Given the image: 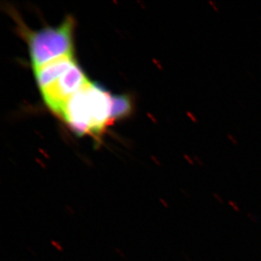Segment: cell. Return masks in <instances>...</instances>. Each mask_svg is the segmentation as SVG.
Wrapping results in <instances>:
<instances>
[{
	"instance_id": "52a82bcc",
	"label": "cell",
	"mask_w": 261,
	"mask_h": 261,
	"mask_svg": "<svg viewBox=\"0 0 261 261\" xmlns=\"http://www.w3.org/2000/svg\"><path fill=\"white\" fill-rule=\"evenodd\" d=\"M213 196H214L215 199L218 201V202L221 203V204H222V203L224 202V200H223V199H222L221 196H220L218 194H216V193H214L213 194Z\"/></svg>"
},
{
	"instance_id": "7a4b0ae2",
	"label": "cell",
	"mask_w": 261,
	"mask_h": 261,
	"mask_svg": "<svg viewBox=\"0 0 261 261\" xmlns=\"http://www.w3.org/2000/svg\"><path fill=\"white\" fill-rule=\"evenodd\" d=\"M19 22V28L28 42L33 69L65 56L74 55V20L71 16L57 27L32 31Z\"/></svg>"
},
{
	"instance_id": "6da1fadb",
	"label": "cell",
	"mask_w": 261,
	"mask_h": 261,
	"mask_svg": "<svg viewBox=\"0 0 261 261\" xmlns=\"http://www.w3.org/2000/svg\"><path fill=\"white\" fill-rule=\"evenodd\" d=\"M60 118L79 136H99L113 122L112 96L90 82L68 101Z\"/></svg>"
},
{
	"instance_id": "ba28073f",
	"label": "cell",
	"mask_w": 261,
	"mask_h": 261,
	"mask_svg": "<svg viewBox=\"0 0 261 261\" xmlns=\"http://www.w3.org/2000/svg\"><path fill=\"white\" fill-rule=\"evenodd\" d=\"M227 138H228V140H229V141H231V142H232V143L233 144V145H238V144H239L238 143V141H237L236 140H235V139H234L233 137H232V135H230V134H227Z\"/></svg>"
},
{
	"instance_id": "30bf717a",
	"label": "cell",
	"mask_w": 261,
	"mask_h": 261,
	"mask_svg": "<svg viewBox=\"0 0 261 261\" xmlns=\"http://www.w3.org/2000/svg\"><path fill=\"white\" fill-rule=\"evenodd\" d=\"M248 216H249V218L253 221V222H258V218H257V217H255L254 215L251 214V213H248Z\"/></svg>"
},
{
	"instance_id": "3957f363",
	"label": "cell",
	"mask_w": 261,
	"mask_h": 261,
	"mask_svg": "<svg viewBox=\"0 0 261 261\" xmlns=\"http://www.w3.org/2000/svg\"><path fill=\"white\" fill-rule=\"evenodd\" d=\"M90 82L83 69L75 63L59 79L40 91L47 108L61 117L68 101Z\"/></svg>"
},
{
	"instance_id": "9c48e42d",
	"label": "cell",
	"mask_w": 261,
	"mask_h": 261,
	"mask_svg": "<svg viewBox=\"0 0 261 261\" xmlns=\"http://www.w3.org/2000/svg\"><path fill=\"white\" fill-rule=\"evenodd\" d=\"M209 4L210 5H212V8L214 9V10L215 11H216V12L219 13V8L217 7V5H216V4H215V3L213 2V1H211V0H210Z\"/></svg>"
},
{
	"instance_id": "8992f818",
	"label": "cell",
	"mask_w": 261,
	"mask_h": 261,
	"mask_svg": "<svg viewBox=\"0 0 261 261\" xmlns=\"http://www.w3.org/2000/svg\"><path fill=\"white\" fill-rule=\"evenodd\" d=\"M228 204H229V205H231V206L233 208V210L235 211V212H240V209H239V205H238L237 203L234 202V201H232V200H230L229 202H228Z\"/></svg>"
},
{
	"instance_id": "5b68a950",
	"label": "cell",
	"mask_w": 261,
	"mask_h": 261,
	"mask_svg": "<svg viewBox=\"0 0 261 261\" xmlns=\"http://www.w3.org/2000/svg\"><path fill=\"white\" fill-rule=\"evenodd\" d=\"M131 103L128 96H112V118L113 121L127 116L130 111Z\"/></svg>"
},
{
	"instance_id": "277c9868",
	"label": "cell",
	"mask_w": 261,
	"mask_h": 261,
	"mask_svg": "<svg viewBox=\"0 0 261 261\" xmlns=\"http://www.w3.org/2000/svg\"><path fill=\"white\" fill-rule=\"evenodd\" d=\"M76 60L74 55L60 58L34 69L35 80L40 91L52 84L59 77L69 70Z\"/></svg>"
}]
</instances>
